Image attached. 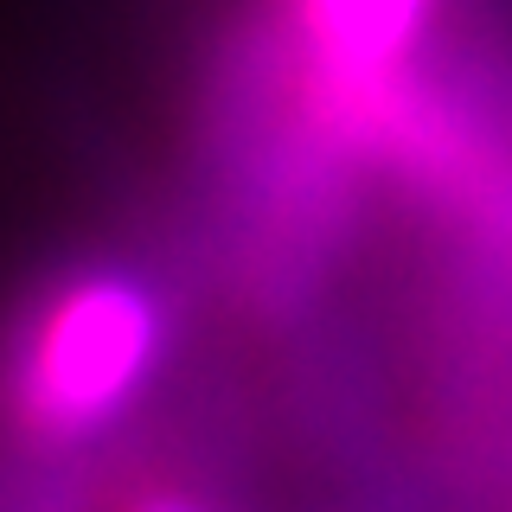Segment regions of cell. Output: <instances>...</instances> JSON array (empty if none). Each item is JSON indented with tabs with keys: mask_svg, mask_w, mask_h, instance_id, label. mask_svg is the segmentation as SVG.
I'll return each mask as SVG.
<instances>
[{
	"mask_svg": "<svg viewBox=\"0 0 512 512\" xmlns=\"http://www.w3.org/2000/svg\"><path fill=\"white\" fill-rule=\"evenodd\" d=\"M141 512H199L192 500H154V506H141Z\"/></svg>",
	"mask_w": 512,
	"mask_h": 512,
	"instance_id": "3957f363",
	"label": "cell"
},
{
	"mask_svg": "<svg viewBox=\"0 0 512 512\" xmlns=\"http://www.w3.org/2000/svg\"><path fill=\"white\" fill-rule=\"evenodd\" d=\"M160 346L154 301L128 282H84L45 320L39 359H32V410L58 429H90L148 378Z\"/></svg>",
	"mask_w": 512,
	"mask_h": 512,
	"instance_id": "6da1fadb",
	"label": "cell"
},
{
	"mask_svg": "<svg viewBox=\"0 0 512 512\" xmlns=\"http://www.w3.org/2000/svg\"><path fill=\"white\" fill-rule=\"evenodd\" d=\"M308 20L333 64L372 71V64L404 52V39L423 20V0H308Z\"/></svg>",
	"mask_w": 512,
	"mask_h": 512,
	"instance_id": "7a4b0ae2",
	"label": "cell"
}]
</instances>
